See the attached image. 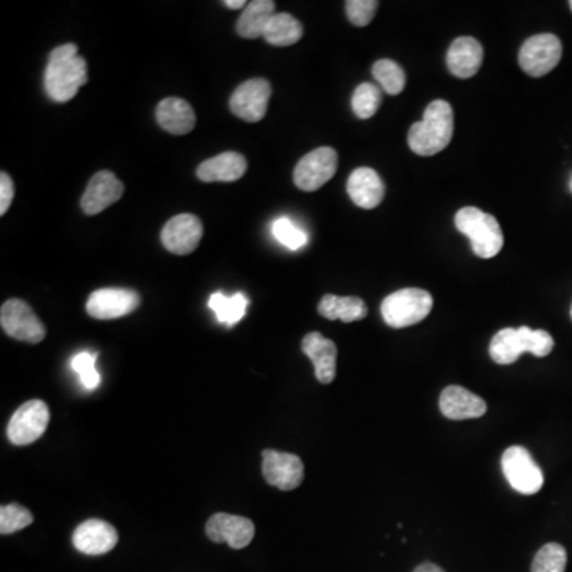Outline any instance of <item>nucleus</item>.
Returning a JSON list of instances; mask_svg holds the SVG:
<instances>
[{
  "mask_svg": "<svg viewBox=\"0 0 572 572\" xmlns=\"http://www.w3.org/2000/svg\"><path fill=\"white\" fill-rule=\"evenodd\" d=\"M337 164L339 158L333 148L320 147L310 151L294 169V185L307 193L320 190L336 175Z\"/></svg>",
  "mask_w": 572,
  "mask_h": 572,
  "instance_id": "8",
  "label": "nucleus"
},
{
  "mask_svg": "<svg viewBox=\"0 0 572 572\" xmlns=\"http://www.w3.org/2000/svg\"><path fill=\"white\" fill-rule=\"evenodd\" d=\"M569 190H571L572 193V177H571V182H569Z\"/></svg>",
  "mask_w": 572,
  "mask_h": 572,
  "instance_id": "39",
  "label": "nucleus"
},
{
  "mask_svg": "<svg viewBox=\"0 0 572 572\" xmlns=\"http://www.w3.org/2000/svg\"><path fill=\"white\" fill-rule=\"evenodd\" d=\"M571 318H572V307H571Z\"/></svg>",
  "mask_w": 572,
  "mask_h": 572,
  "instance_id": "41",
  "label": "nucleus"
},
{
  "mask_svg": "<svg viewBox=\"0 0 572 572\" xmlns=\"http://www.w3.org/2000/svg\"><path fill=\"white\" fill-rule=\"evenodd\" d=\"M304 35L302 24L290 13H275L264 32V40L274 47H291Z\"/></svg>",
  "mask_w": 572,
  "mask_h": 572,
  "instance_id": "25",
  "label": "nucleus"
},
{
  "mask_svg": "<svg viewBox=\"0 0 572 572\" xmlns=\"http://www.w3.org/2000/svg\"><path fill=\"white\" fill-rule=\"evenodd\" d=\"M248 298L244 293L226 294L217 291L209 299V307L217 315V320L223 325L234 326L245 317L247 312Z\"/></svg>",
  "mask_w": 572,
  "mask_h": 572,
  "instance_id": "27",
  "label": "nucleus"
},
{
  "mask_svg": "<svg viewBox=\"0 0 572 572\" xmlns=\"http://www.w3.org/2000/svg\"><path fill=\"white\" fill-rule=\"evenodd\" d=\"M271 94V83L264 78H253V80L242 83L232 93L229 109L240 120L258 123L266 116Z\"/></svg>",
  "mask_w": 572,
  "mask_h": 572,
  "instance_id": "10",
  "label": "nucleus"
},
{
  "mask_svg": "<svg viewBox=\"0 0 572 572\" xmlns=\"http://www.w3.org/2000/svg\"><path fill=\"white\" fill-rule=\"evenodd\" d=\"M124 193L123 183L110 171L97 172L89 180L82 196V209L86 215H97L120 201Z\"/></svg>",
  "mask_w": 572,
  "mask_h": 572,
  "instance_id": "16",
  "label": "nucleus"
},
{
  "mask_svg": "<svg viewBox=\"0 0 572 572\" xmlns=\"http://www.w3.org/2000/svg\"><path fill=\"white\" fill-rule=\"evenodd\" d=\"M525 352V345H523L522 337L518 333V328L501 329L490 344L491 360L495 363L512 364L520 358Z\"/></svg>",
  "mask_w": 572,
  "mask_h": 572,
  "instance_id": "26",
  "label": "nucleus"
},
{
  "mask_svg": "<svg viewBox=\"0 0 572 572\" xmlns=\"http://www.w3.org/2000/svg\"><path fill=\"white\" fill-rule=\"evenodd\" d=\"M414 572H445L444 569L439 568L437 565H433V563H423V565L418 566L415 568Z\"/></svg>",
  "mask_w": 572,
  "mask_h": 572,
  "instance_id": "37",
  "label": "nucleus"
},
{
  "mask_svg": "<svg viewBox=\"0 0 572 572\" xmlns=\"http://www.w3.org/2000/svg\"><path fill=\"white\" fill-rule=\"evenodd\" d=\"M96 358L94 353L82 352L77 353L70 361V366L80 375V380L88 390H96L101 383V375L96 369Z\"/></svg>",
  "mask_w": 572,
  "mask_h": 572,
  "instance_id": "34",
  "label": "nucleus"
},
{
  "mask_svg": "<svg viewBox=\"0 0 572 572\" xmlns=\"http://www.w3.org/2000/svg\"><path fill=\"white\" fill-rule=\"evenodd\" d=\"M72 542L78 552L96 557V555H104L115 549L118 533H116L115 526L110 525L109 522L91 518L77 526Z\"/></svg>",
  "mask_w": 572,
  "mask_h": 572,
  "instance_id": "15",
  "label": "nucleus"
},
{
  "mask_svg": "<svg viewBox=\"0 0 572 572\" xmlns=\"http://www.w3.org/2000/svg\"><path fill=\"white\" fill-rule=\"evenodd\" d=\"M568 553L563 545L557 542L545 544L534 557L531 572H565Z\"/></svg>",
  "mask_w": 572,
  "mask_h": 572,
  "instance_id": "30",
  "label": "nucleus"
},
{
  "mask_svg": "<svg viewBox=\"0 0 572 572\" xmlns=\"http://www.w3.org/2000/svg\"><path fill=\"white\" fill-rule=\"evenodd\" d=\"M382 104V89L372 83H361L352 97V109L360 120H369Z\"/></svg>",
  "mask_w": 572,
  "mask_h": 572,
  "instance_id": "29",
  "label": "nucleus"
},
{
  "mask_svg": "<svg viewBox=\"0 0 572 572\" xmlns=\"http://www.w3.org/2000/svg\"><path fill=\"white\" fill-rule=\"evenodd\" d=\"M45 91L56 102H69L88 83V66L77 45L66 43L51 51L45 70Z\"/></svg>",
  "mask_w": 572,
  "mask_h": 572,
  "instance_id": "1",
  "label": "nucleus"
},
{
  "mask_svg": "<svg viewBox=\"0 0 572 572\" xmlns=\"http://www.w3.org/2000/svg\"><path fill=\"white\" fill-rule=\"evenodd\" d=\"M272 234L280 244L290 250H299V248L306 247L309 242L306 232L294 225L290 218H279L275 221L272 225Z\"/></svg>",
  "mask_w": 572,
  "mask_h": 572,
  "instance_id": "32",
  "label": "nucleus"
},
{
  "mask_svg": "<svg viewBox=\"0 0 572 572\" xmlns=\"http://www.w3.org/2000/svg\"><path fill=\"white\" fill-rule=\"evenodd\" d=\"M569 5H571V10H572V0H571V2H569Z\"/></svg>",
  "mask_w": 572,
  "mask_h": 572,
  "instance_id": "40",
  "label": "nucleus"
},
{
  "mask_svg": "<svg viewBox=\"0 0 572 572\" xmlns=\"http://www.w3.org/2000/svg\"><path fill=\"white\" fill-rule=\"evenodd\" d=\"M34 515L20 504H8L0 509V533L13 534L32 525Z\"/></svg>",
  "mask_w": 572,
  "mask_h": 572,
  "instance_id": "31",
  "label": "nucleus"
},
{
  "mask_svg": "<svg viewBox=\"0 0 572 572\" xmlns=\"http://www.w3.org/2000/svg\"><path fill=\"white\" fill-rule=\"evenodd\" d=\"M318 314L328 320H341L344 323L364 320L368 317V306L363 299L355 296H334L326 294L318 304Z\"/></svg>",
  "mask_w": 572,
  "mask_h": 572,
  "instance_id": "23",
  "label": "nucleus"
},
{
  "mask_svg": "<svg viewBox=\"0 0 572 572\" xmlns=\"http://www.w3.org/2000/svg\"><path fill=\"white\" fill-rule=\"evenodd\" d=\"M484 61V48L472 37H460L450 45L447 67L458 78H471L479 72Z\"/></svg>",
  "mask_w": 572,
  "mask_h": 572,
  "instance_id": "20",
  "label": "nucleus"
},
{
  "mask_svg": "<svg viewBox=\"0 0 572 572\" xmlns=\"http://www.w3.org/2000/svg\"><path fill=\"white\" fill-rule=\"evenodd\" d=\"M223 5L228 7L229 10H237V8L247 7V2L245 0H225Z\"/></svg>",
  "mask_w": 572,
  "mask_h": 572,
  "instance_id": "38",
  "label": "nucleus"
},
{
  "mask_svg": "<svg viewBox=\"0 0 572 572\" xmlns=\"http://www.w3.org/2000/svg\"><path fill=\"white\" fill-rule=\"evenodd\" d=\"M372 75L379 82L380 88L390 96H398L406 88V74L398 62L391 59H380L372 66Z\"/></svg>",
  "mask_w": 572,
  "mask_h": 572,
  "instance_id": "28",
  "label": "nucleus"
},
{
  "mask_svg": "<svg viewBox=\"0 0 572 572\" xmlns=\"http://www.w3.org/2000/svg\"><path fill=\"white\" fill-rule=\"evenodd\" d=\"M518 333L522 337L526 353H533L538 358L550 355L553 347H555L553 337L544 329H530L528 326H522V328H518Z\"/></svg>",
  "mask_w": 572,
  "mask_h": 572,
  "instance_id": "33",
  "label": "nucleus"
},
{
  "mask_svg": "<svg viewBox=\"0 0 572 572\" xmlns=\"http://www.w3.org/2000/svg\"><path fill=\"white\" fill-rule=\"evenodd\" d=\"M348 196L360 209L371 210L382 204L385 185L374 169L360 167L352 172L347 183Z\"/></svg>",
  "mask_w": 572,
  "mask_h": 572,
  "instance_id": "18",
  "label": "nucleus"
},
{
  "mask_svg": "<svg viewBox=\"0 0 572 572\" xmlns=\"http://www.w3.org/2000/svg\"><path fill=\"white\" fill-rule=\"evenodd\" d=\"M159 126L174 136H185L196 126L193 107L178 97H167L156 109Z\"/></svg>",
  "mask_w": 572,
  "mask_h": 572,
  "instance_id": "22",
  "label": "nucleus"
},
{
  "mask_svg": "<svg viewBox=\"0 0 572 572\" xmlns=\"http://www.w3.org/2000/svg\"><path fill=\"white\" fill-rule=\"evenodd\" d=\"M15 198V186H13L10 175L2 172L0 174V215H5Z\"/></svg>",
  "mask_w": 572,
  "mask_h": 572,
  "instance_id": "36",
  "label": "nucleus"
},
{
  "mask_svg": "<svg viewBox=\"0 0 572 572\" xmlns=\"http://www.w3.org/2000/svg\"><path fill=\"white\" fill-rule=\"evenodd\" d=\"M302 352L309 356L314 364L318 382L323 385L333 382L336 377L337 347L323 334L310 333L302 339Z\"/></svg>",
  "mask_w": 572,
  "mask_h": 572,
  "instance_id": "19",
  "label": "nucleus"
},
{
  "mask_svg": "<svg viewBox=\"0 0 572 572\" xmlns=\"http://www.w3.org/2000/svg\"><path fill=\"white\" fill-rule=\"evenodd\" d=\"M50 423V410L40 399L24 402L8 423V439L15 445H29L39 441Z\"/></svg>",
  "mask_w": 572,
  "mask_h": 572,
  "instance_id": "9",
  "label": "nucleus"
},
{
  "mask_svg": "<svg viewBox=\"0 0 572 572\" xmlns=\"http://www.w3.org/2000/svg\"><path fill=\"white\" fill-rule=\"evenodd\" d=\"M439 409L449 420H471L487 412V402L466 388L452 385L442 391Z\"/></svg>",
  "mask_w": 572,
  "mask_h": 572,
  "instance_id": "17",
  "label": "nucleus"
},
{
  "mask_svg": "<svg viewBox=\"0 0 572 572\" xmlns=\"http://www.w3.org/2000/svg\"><path fill=\"white\" fill-rule=\"evenodd\" d=\"M247 159L236 151H226L207 159L198 167V178L205 183L237 182L247 172Z\"/></svg>",
  "mask_w": 572,
  "mask_h": 572,
  "instance_id": "21",
  "label": "nucleus"
},
{
  "mask_svg": "<svg viewBox=\"0 0 572 572\" xmlns=\"http://www.w3.org/2000/svg\"><path fill=\"white\" fill-rule=\"evenodd\" d=\"M455 226L464 236L469 237L472 252L479 258H495L504 245L503 231L493 215L482 212L477 207H464L458 210Z\"/></svg>",
  "mask_w": 572,
  "mask_h": 572,
  "instance_id": "3",
  "label": "nucleus"
},
{
  "mask_svg": "<svg viewBox=\"0 0 572 572\" xmlns=\"http://www.w3.org/2000/svg\"><path fill=\"white\" fill-rule=\"evenodd\" d=\"M0 325L16 341L39 344L47 336V329L23 299H8L0 310Z\"/></svg>",
  "mask_w": 572,
  "mask_h": 572,
  "instance_id": "7",
  "label": "nucleus"
},
{
  "mask_svg": "<svg viewBox=\"0 0 572 572\" xmlns=\"http://www.w3.org/2000/svg\"><path fill=\"white\" fill-rule=\"evenodd\" d=\"M561 53L563 47L557 35H533L523 43L518 53V64L530 77H544L560 64Z\"/></svg>",
  "mask_w": 572,
  "mask_h": 572,
  "instance_id": "6",
  "label": "nucleus"
},
{
  "mask_svg": "<svg viewBox=\"0 0 572 572\" xmlns=\"http://www.w3.org/2000/svg\"><path fill=\"white\" fill-rule=\"evenodd\" d=\"M453 109L447 101H434L426 107L423 120L410 128L407 142L418 156H434L452 142Z\"/></svg>",
  "mask_w": 572,
  "mask_h": 572,
  "instance_id": "2",
  "label": "nucleus"
},
{
  "mask_svg": "<svg viewBox=\"0 0 572 572\" xmlns=\"http://www.w3.org/2000/svg\"><path fill=\"white\" fill-rule=\"evenodd\" d=\"M501 464L507 482L518 493L536 495L544 487V472L525 447H509L503 453Z\"/></svg>",
  "mask_w": 572,
  "mask_h": 572,
  "instance_id": "5",
  "label": "nucleus"
},
{
  "mask_svg": "<svg viewBox=\"0 0 572 572\" xmlns=\"http://www.w3.org/2000/svg\"><path fill=\"white\" fill-rule=\"evenodd\" d=\"M433 296L420 288H404L382 302V317L391 328H409L428 317Z\"/></svg>",
  "mask_w": 572,
  "mask_h": 572,
  "instance_id": "4",
  "label": "nucleus"
},
{
  "mask_svg": "<svg viewBox=\"0 0 572 572\" xmlns=\"http://www.w3.org/2000/svg\"><path fill=\"white\" fill-rule=\"evenodd\" d=\"M139 306L140 296L136 291L102 288L89 296L86 312L97 320H115L132 314Z\"/></svg>",
  "mask_w": 572,
  "mask_h": 572,
  "instance_id": "11",
  "label": "nucleus"
},
{
  "mask_svg": "<svg viewBox=\"0 0 572 572\" xmlns=\"http://www.w3.org/2000/svg\"><path fill=\"white\" fill-rule=\"evenodd\" d=\"M201 220L191 213H182L167 221L161 232V242L174 255H190L201 244Z\"/></svg>",
  "mask_w": 572,
  "mask_h": 572,
  "instance_id": "14",
  "label": "nucleus"
},
{
  "mask_svg": "<svg viewBox=\"0 0 572 572\" xmlns=\"http://www.w3.org/2000/svg\"><path fill=\"white\" fill-rule=\"evenodd\" d=\"M263 474L272 487L282 491L296 490L304 480V463L293 453L264 450Z\"/></svg>",
  "mask_w": 572,
  "mask_h": 572,
  "instance_id": "12",
  "label": "nucleus"
},
{
  "mask_svg": "<svg viewBox=\"0 0 572 572\" xmlns=\"http://www.w3.org/2000/svg\"><path fill=\"white\" fill-rule=\"evenodd\" d=\"M205 533L215 544H226L232 549H245L255 538V525L252 520L240 515L220 514L212 515L205 525Z\"/></svg>",
  "mask_w": 572,
  "mask_h": 572,
  "instance_id": "13",
  "label": "nucleus"
},
{
  "mask_svg": "<svg viewBox=\"0 0 572 572\" xmlns=\"http://www.w3.org/2000/svg\"><path fill=\"white\" fill-rule=\"evenodd\" d=\"M275 15V2L272 0H253L245 7L237 21V34L244 39L264 37L267 26Z\"/></svg>",
  "mask_w": 572,
  "mask_h": 572,
  "instance_id": "24",
  "label": "nucleus"
},
{
  "mask_svg": "<svg viewBox=\"0 0 572 572\" xmlns=\"http://www.w3.org/2000/svg\"><path fill=\"white\" fill-rule=\"evenodd\" d=\"M377 8H379V2H375V0H348L345 2L348 20L358 28H364L374 20Z\"/></svg>",
  "mask_w": 572,
  "mask_h": 572,
  "instance_id": "35",
  "label": "nucleus"
}]
</instances>
